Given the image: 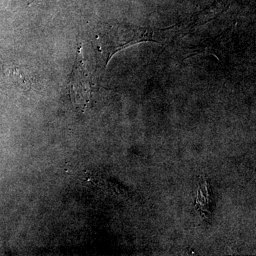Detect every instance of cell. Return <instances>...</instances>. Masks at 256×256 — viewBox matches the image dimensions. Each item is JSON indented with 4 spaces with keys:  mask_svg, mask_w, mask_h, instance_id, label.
Instances as JSON below:
<instances>
[{
    "mask_svg": "<svg viewBox=\"0 0 256 256\" xmlns=\"http://www.w3.org/2000/svg\"><path fill=\"white\" fill-rule=\"evenodd\" d=\"M90 78L84 60L82 46L79 48L70 82V94L76 105L86 106L90 99Z\"/></svg>",
    "mask_w": 256,
    "mask_h": 256,
    "instance_id": "cell-1",
    "label": "cell"
}]
</instances>
